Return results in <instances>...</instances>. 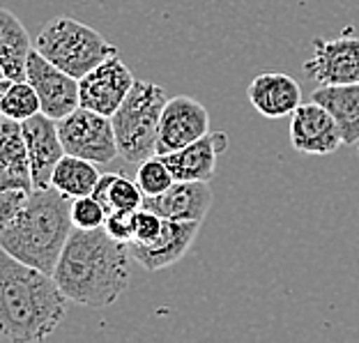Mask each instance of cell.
Returning <instances> with one entry per match:
<instances>
[{
	"instance_id": "cell-2",
	"label": "cell",
	"mask_w": 359,
	"mask_h": 343,
	"mask_svg": "<svg viewBox=\"0 0 359 343\" xmlns=\"http://www.w3.org/2000/svg\"><path fill=\"white\" fill-rule=\"evenodd\" d=\"M65 314L67 295L53 274L0 249V337L14 343H39L58 330Z\"/></svg>"
},
{
	"instance_id": "cell-14",
	"label": "cell",
	"mask_w": 359,
	"mask_h": 343,
	"mask_svg": "<svg viewBox=\"0 0 359 343\" xmlns=\"http://www.w3.org/2000/svg\"><path fill=\"white\" fill-rule=\"evenodd\" d=\"M228 148V136L224 132H208L184 148L161 154L175 180L184 182H210L215 177L219 154Z\"/></svg>"
},
{
	"instance_id": "cell-8",
	"label": "cell",
	"mask_w": 359,
	"mask_h": 343,
	"mask_svg": "<svg viewBox=\"0 0 359 343\" xmlns=\"http://www.w3.org/2000/svg\"><path fill=\"white\" fill-rule=\"evenodd\" d=\"M134 83L136 79L132 69L116 53L97 65L95 69H90L83 79H79V102L83 109L111 118L127 100Z\"/></svg>"
},
{
	"instance_id": "cell-15",
	"label": "cell",
	"mask_w": 359,
	"mask_h": 343,
	"mask_svg": "<svg viewBox=\"0 0 359 343\" xmlns=\"http://www.w3.org/2000/svg\"><path fill=\"white\" fill-rule=\"evenodd\" d=\"M143 208L157 212L164 219L203 224L212 208L210 182H184V180H175L164 194L148 196Z\"/></svg>"
},
{
	"instance_id": "cell-5",
	"label": "cell",
	"mask_w": 359,
	"mask_h": 343,
	"mask_svg": "<svg viewBox=\"0 0 359 343\" xmlns=\"http://www.w3.org/2000/svg\"><path fill=\"white\" fill-rule=\"evenodd\" d=\"M168 102L164 88L150 81H136L127 100L111 116L120 157L129 164H141L157 154V134L161 111Z\"/></svg>"
},
{
	"instance_id": "cell-27",
	"label": "cell",
	"mask_w": 359,
	"mask_h": 343,
	"mask_svg": "<svg viewBox=\"0 0 359 343\" xmlns=\"http://www.w3.org/2000/svg\"><path fill=\"white\" fill-rule=\"evenodd\" d=\"M28 189H0V228L7 226L26 206Z\"/></svg>"
},
{
	"instance_id": "cell-22",
	"label": "cell",
	"mask_w": 359,
	"mask_h": 343,
	"mask_svg": "<svg viewBox=\"0 0 359 343\" xmlns=\"http://www.w3.org/2000/svg\"><path fill=\"white\" fill-rule=\"evenodd\" d=\"M39 111H42V104H39L35 88L28 81H12L10 88L5 90L3 100H0V113L19 122L37 116Z\"/></svg>"
},
{
	"instance_id": "cell-17",
	"label": "cell",
	"mask_w": 359,
	"mask_h": 343,
	"mask_svg": "<svg viewBox=\"0 0 359 343\" xmlns=\"http://www.w3.org/2000/svg\"><path fill=\"white\" fill-rule=\"evenodd\" d=\"M311 100L332 113L344 136V145L359 143V83L318 86Z\"/></svg>"
},
{
	"instance_id": "cell-10",
	"label": "cell",
	"mask_w": 359,
	"mask_h": 343,
	"mask_svg": "<svg viewBox=\"0 0 359 343\" xmlns=\"http://www.w3.org/2000/svg\"><path fill=\"white\" fill-rule=\"evenodd\" d=\"M210 132V113L198 100L180 95L168 100L159 120L157 154L175 152L184 145L198 141Z\"/></svg>"
},
{
	"instance_id": "cell-18",
	"label": "cell",
	"mask_w": 359,
	"mask_h": 343,
	"mask_svg": "<svg viewBox=\"0 0 359 343\" xmlns=\"http://www.w3.org/2000/svg\"><path fill=\"white\" fill-rule=\"evenodd\" d=\"M32 51L28 30L16 14L0 7V67L12 81H26V62Z\"/></svg>"
},
{
	"instance_id": "cell-24",
	"label": "cell",
	"mask_w": 359,
	"mask_h": 343,
	"mask_svg": "<svg viewBox=\"0 0 359 343\" xmlns=\"http://www.w3.org/2000/svg\"><path fill=\"white\" fill-rule=\"evenodd\" d=\"M106 215H109V212L104 210V206L93 194L72 199V226L74 228H81V231L102 228L106 222Z\"/></svg>"
},
{
	"instance_id": "cell-25",
	"label": "cell",
	"mask_w": 359,
	"mask_h": 343,
	"mask_svg": "<svg viewBox=\"0 0 359 343\" xmlns=\"http://www.w3.org/2000/svg\"><path fill=\"white\" fill-rule=\"evenodd\" d=\"M136 212L138 210H113L106 215L104 231L111 235L113 240H118L122 244H129L134 240L136 231Z\"/></svg>"
},
{
	"instance_id": "cell-29",
	"label": "cell",
	"mask_w": 359,
	"mask_h": 343,
	"mask_svg": "<svg viewBox=\"0 0 359 343\" xmlns=\"http://www.w3.org/2000/svg\"><path fill=\"white\" fill-rule=\"evenodd\" d=\"M10 83H12V79H0V100H3L5 90L10 88Z\"/></svg>"
},
{
	"instance_id": "cell-21",
	"label": "cell",
	"mask_w": 359,
	"mask_h": 343,
	"mask_svg": "<svg viewBox=\"0 0 359 343\" xmlns=\"http://www.w3.org/2000/svg\"><path fill=\"white\" fill-rule=\"evenodd\" d=\"M0 164L16 170L21 175H30V161L23 125L0 113Z\"/></svg>"
},
{
	"instance_id": "cell-11",
	"label": "cell",
	"mask_w": 359,
	"mask_h": 343,
	"mask_svg": "<svg viewBox=\"0 0 359 343\" xmlns=\"http://www.w3.org/2000/svg\"><path fill=\"white\" fill-rule=\"evenodd\" d=\"M290 143L302 154H325L337 152L344 145V136L332 118V113L318 102L299 104L290 116Z\"/></svg>"
},
{
	"instance_id": "cell-30",
	"label": "cell",
	"mask_w": 359,
	"mask_h": 343,
	"mask_svg": "<svg viewBox=\"0 0 359 343\" xmlns=\"http://www.w3.org/2000/svg\"><path fill=\"white\" fill-rule=\"evenodd\" d=\"M0 79H7V76H5V72H3V67H0Z\"/></svg>"
},
{
	"instance_id": "cell-19",
	"label": "cell",
	"mask_w": 359,
	"mask_h": 343,
	"mask_svg": "<svg viewBox=\"0 0 359 343\" xmlns=\"http://www.w3.org/2000/svg\"><path fill=\"white\" fill-rule=\"evenodd\" d=\"M102 173L97 170V164L88 159L74 157V154H62L58 164L53 168L51 187H55L67 199H79L95 191Z\"/></svg>"
},
{
	"instance_id": "cell-23",
	"label": "cell",
	"mask_w": 359,
	"mask_h": 343,
	"mask_svg": "<svg viewBox=\"0 0 359 343\" xmlns=\"http://www.w3.org/2000/svg\"><path fill=\"white\" fill-rule=\"evenodd\" d=\"M136 182L143 189L145 199H148V196L164 194L168 187L175 182V177H173V173H170V168L166 166L164 157H161V154H152V157H148L145 161L138 164Z\"/></svg>"
},
{
	"instance_id": "cell-26",
	"label": "cell",
	"mask_w": 359,
	"mask_h": 343,
	"mask_svg": "<svg viewBox=\"0 0 359 343\" xmlns=\"http://www.w3.org/2000/svg\"><path fill=\"white\" fill-rule=\"evenodd\" d=\"M161 228H164V217H159L157 212H152L148 208H141L136 212V231L132 242H154L159 238Z\"/></svg>"
},
{
	"instance_id": "cell-20",
	"label": "cell",
	"mask_w": 359,
	"mask_h": 343,
	"mask_svg": "<svg viewBox=\"0 0 359 343\" xmlns=\"http://www.w3.org/2000/svg\"><path fill=\"white\" fill-rule=\"evenodd\" d=\"M93 196L102 203L106 212L113 210H141L145 194L138 182L129 180L125 173H106L100 177Z\"/></svg>"
},
{
	"instance_id": "cell-16",
	"label": "cell",
	"mask_w": 359,
	"mask_h": 343,
	"mask_svg": "<svg viewBox=\"0 0 359 343\" xmlns=\"http://www.w3.org/2000/svg\"><path fill=\"white\" fill-rule=\"evenodd\" d=\"M251 106L263 118L279 120L292 116V111L302 104V88L292 76L281 72H265L258 74L247 88Z\"/></svg>"
},
{
	"instance_id": "cell-12",
	"label": "cell",
	"mask_w": 359,
	"mask_h": 343,
	"mask_svg": "<svg viewBox=\"0 0 359 343\" xmlns=\"http://www.w3.org/2000/svg\"><path fill=\"white\" fill-rule=\"evenodd\" d=\"M201 231L198 222H175V219H164L159 238L154 242H129V256L138 265H143L148 272H159L170 265H175L194 244L196 235Z\"/></svg>"
},
{
	"instance_id": "cell-3",
	"label": "cell",
	"mask_w": 359,
	"mask_h": 343,
	"mask_svg": "<svg viewBox=\"0 0 359 343\" xmlns=\"http://www.w3.org/2000/svg\"><path fill=\"white\" fill-rule=\"evenodd\" d=\"M72 231V199L55 187L32 189L23 210L0 228V249L21 263L53 274Z\"/></svg>"
},
{
	"instance_id": "cell-13",
	"label": "cell",
	"mask_w": 359,
	"mask_h": 343,
	"mask_svg": "<svg viewBox=\"0 0 359 343\" xmlns=\"http://www.w3.org/2000/svg\"><path fill=\"white\" fill-rule=\"evenodd\" d=\"M21 125H23V136H26V148H28L32 189L51 187L53 168L65 154V148L58 136V120L48 118L39 111L37 116L23 120Z\"/></svg>"
},
{
	"instance_id": "cell-9",
	"label": "cell",
	"mask_w": 359,
	"mask_h": 343,
	"mask_svg": "<svg viewBox=\"0 0 359 343\" xmlns=\"http://www.w3.org/2000/svg\"><path fill=\"white\" fill-rule=\"evenodd\" d=\"M26 81L35 88L42 104V113L53 120H62L72 111L79 109V79L48 62L42 53L32 46L26 62Z\"/></svg>"
},
{
	"instance_id": "cell-4",
	"label": "cell",
	"mask_w": 359,
	"mask_h": 343,
	"mask_svg": "<svg viewBox=\"0 0 359 343\" xmlns=\"http://www.w3.org/2000/svg\"><path fill=\"white\" fill-rule=\"evenodd\" d=\"M35 48L74 79H83L90 69L118 53L116 44L106 42L93 26L72 16H55L44 23L35 37Z\"/></svg>"
},
{
	"instance_id": "cell-28",
	"label": "cell",
	"mask_w": 359,
	"mask_h": 343,
	"mask_svg": "<svg viewBox=\"0 0 359 343\" xmlns=\"http://www.w3.org/2000/svg\"><path fill=\"white\" fill-rule=\"evenodd\" d=\"M0 189H28L32 191V177L21 175L16 170L0 164Z\"/></svg>"
},
{
	"instance_id": "cell-1",
	"label": "cell",
	"mask_w": 359,
	"mask_h": 343,
	"mask_svg": "<svg viewBox=\"0 0 359 343\" xmlns=\"http://www.w3.org/2000/svg\"><path fill=\"white\" fill-rule=\"evenodd\" d=\"M129 249L102 228L69 233L53 269V279L67 300L90 309H106L129 285Z\"/></svg>"
},
{
	"instance_id": "cell-7",
	"label": "cell",
	"mask_w": 359,
	"mask_h": 343,
	"mask_svg": "<svg viewBox=\"0 0 359 343\" xmlns=\"http://www.w3.org/2000/svg\"><path fill=\"white\" fill-rule=\"evenodd\" d=\"M304 74L318 86L359 83V37L350 28L337 39L316 37L311 58L304 62Z\"/></svg>"
},
{
	"instance_id": "cell-6",
	"label": "cell",
	"mask_w": 359,
	"mask_h": 343,
	"mask_svg": "<svg viewBox=\"0 0 359 343\" xmlns=\"http://www.w3.org/2000/svg\"><path fill=\"white\" fill-rule=\"evenodd\" d=\"M58 136L65 154H74L93 164H111L120 157L111 118L83 106L58 120Z\"/></svg>"
}]
</instances>
